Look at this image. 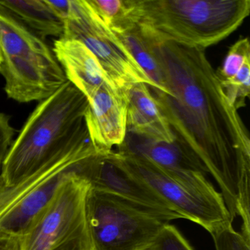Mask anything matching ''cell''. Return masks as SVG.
Masks as SVG:
<instances>
[{
  "label": "cell",
  "instance_id": "cell-1",
  "mask_svg": "<svg viewBox=\"0 0 250 250\" xmlns=\"http://www.w3.org/2000/svg\"><path fill=\"white\" fill-rule=\"evenodd\" d=\"M150 45L167 93L150 92L175 143L214 178L231 219L238 216L241 229L249 230L250 140L238 110L205 49L173 43Z\"/></svg>",
  "mask_w": 250,
  "mask_h": 250
},
{
  "label": "cell",
  "instance_id": "cell-2",
  "mask_svg": "<svg viewBox=\"0 0 250 250\" xmlns=\"http://www.w3.org/2000/svg\"><path fill=\"white\" fill-rule=\"evenodd\" d=\"M88 105L86 96L68 81L41 102L5 158L1 173L5 182L17 185L93 149L84 121Z\"/></svg>",
  "mask_w": 250,
  "mask_h": 250
},
{
  "label": "cell",
  "instance_id": "cell-3",
  "mask_svg": "<svg viewBox=\"0 0 250 250\" xmlns=\"http://www.w3.org/2000/svg\"><path fill=\"white\" fill-rule=\"evenodd\" d=\"M129 17L151 44L205 49L228 38L250 14V0H128Z\"/></svg>",
  "mask_w": 250,
  "mask_h": 250
},
{
  "label": "cell",
  "instance_id": "cell-4",
  "mask_svg": "<svg viewBox=\"0 0 250 250\" xmlns=\"http://www.w3.org/2000/svg\"><path fill=\"white\" fill-rule=\"evenodd\" d=\"M0 74L9 99L42 102L68 80L53 50L43 39L0 9Z\"/></svg>",
  "mask_w": 250,
  "mask_h": 250
},
{
  "label": "cell",
  "instance_id": "cell-5",
  "mask_svg": "<svg viewBox=\"0 0 250 250\" xmlns=\"http://www.w3.org/2000/svg\"><path fill=\"white\" fill-rule=\"evenodd\" d=\"M115 152L124 167L181 219L200 225L210 234L233 222L220 191H216L206 174L169 170L141 156L120 150Z\"/></svg>",
  "mask_w": 250,
  "mask_h": 250
},
{
  "label": "cell",
  "instance_id": "cell-6",
  "mask_svg": "<svg viewBox=\"0 0 250 250\" xmlns=\"http://www.w3.org/2000/svg\"><path fill=\"white\" fill-rule=\"evenodd\" d=\"M77 164L62 174L49 201L19 238L20 250H91L86 209L91 185L76 170Z\"/></svg>",
  "mask_w": 250,
  "mask_h": 250
},
{
  "label": "cell",
  "instance_id": "cell-7",
  "mask_svg": "<svg viewBox=\"0 0 250 250\" xmlns=\"http://www.w3.org/2000/svg\"><path fill=\"white\" fill-rule=\"evenodd\" d=\"M86 209L91 250H149L172 220L162 212L92 187Z\"/></svg>",
  "mask_w": 250,
  "mask_h": 250
},
{
  "label": "cell",
  "instance_id": "cell-8",
  "mask_svg": "<svg viewBox=\"0 0 250 250\" xmlns=\"http://www.w3.org/2000/svg\"><path fill=\"white\" fill-rule=\"evenodd\" d=\"M62 37L83 43L99 61L114 87L121 91L140 83H153L119 36L100 20L87 0H70Z\"/></svg>",
  "mask_w": 250,
  "mask_h": 250
},
{
  "label": "cell",
  "instance_id": "cell-9",
  "mask_svg": "<svg viewBox=\"0 0 250 250\" xmlns=\"http://www.w3.org/2000/svg\"><path fill=\"white\" fill-rule=\"evenodd\" d=\"M76 170L90 182L92 188L111 193L169 216L181 219L147 186L130 173L117 157L115 150L95 153L82 160Z\"/></svg>",
  "mask_w": 250,
  "mask_h": 250
},
{
  "label": "cell",
  "instance_id": "cell-10",
  "mask_svg": "<svg viewBox=\"0 0 250 250\" xmlns=\"http://www.w3.org/2000/svg\"><path fill=\"white\" fill-rule=\"evenodd\" d=\"M84 117L89 139L98 153L119 147L127 135V100L124 92L105 84L90 99Z\"/></svg>",
  "mask_w": 250,
  "mask_h": 250
},
{
  "label": "cell",
  "instance_id": "cell-11",
  "mask_svg": "<svg viewBox=\"0 0 250 250\" xmlns=\"http://www.w3.org/2000/svg\"><path fill=\"white\" fill-rule=\"evenodd\" d=\"M53 52L67 80L90 99L108 80L95 55L79 41L61 37L54 43Z\"/></svg>",
  "mask_w": 250,
  "mask_h": 250
},
{
  "label": "cell",
  "instance_id": "cell-12",
  "mask_svg": "<svg viewBox=\"0 0 250 250\" xmlns=\"http://www.w3.org/2000/svg\"><path fill=\"white\" fill-rule=\"evenodd\" d=\"M127 100V131L140 138L172 143L173 133L148 85L134 84L123 91Z\"/></svg>",
  "mask_w": 250,
  "mask_h": 250
},
{
  "label": "cell",
  "instance_id": "cell-13",
  "mask_svg": "<svg viewBox=\"0 0 250 250\" xmlns=\"http://www.w3.org/2000/svg\"><path fill=\"white\" fill-rule=\"evenodd\" d=\"M118 150L145 158L156 165L178 172H200L208 175L204 168L185 153L175 142L153 141L127 133Z\"/></svg>",
  "mask_w": 250,
  "mask_h": 250
},
{
  "label": "cell",
  "instance_id": "cell-14",
  "mask_svg": "<svg viewBox=\"0 0 250 250\" xmlns=\"http://www.w3.org/2000/svg\"><path fill=\"white\" fill-rule=\"evenodd\" d=\"M0 9L41 39H60L63 35V20L48 5L46 0L0 1Z\"/></svg>",
  "mask_w": 250,
  "mask_h": 250
},
{
  "label": "cell",
  "instance_id": "cell-15",
  "mask_svg": "<svg viewBox=\"0 0 250 250\" xmlns=\"http://www.w3.org/2000/svg\"><path fill=\"white\" fill-rule=\"evenodd\" d=\"M65 172L56 175L27 194L4 219L0 226V235H11L19 238L22 236L33 219L53 195L61 176Z\"/></svg>",
  "mask_w": 250,
  "mask_h": 250
},
{
  "label": "cell",
  "instance_id": "cell-16",
  "mask_svg": "<svg viewBox=\"0 0 250 250\" xmlns=\"http://www.w3.org/2000/svg\"><path fill=\"white\" fill-rule=\"evenodd\" d=\"M81 159L82 156H80L70 158L56 166L39 171L33 176L15 186H8L0 175V226L7 216L27 194L56 175L68 170Z\"/></svg>",
  "mask_w": 250,
  "mask_h": 250
},
{
  "label": "cell",
  "instance_id": "cell-17",
  "mask_svg": "<svg viewBox=\"0 0 250 250\" xmlns=\"http://www.w3.org/2000/svg\"><path fill=\"white\" fill-rule=\"evenodd\" d=\"M117 35L153 83V87L150 89L166 93L162 71L153 48L137 27Z\"/></svg>",
  "mask_w": 250,
  "mask_h": 250
},
{
  "label": "cell",
  "instance_id": "cell-18",
  "mask_svg": "<svg viewBox=\"0 0 250 250\" xmlns=\"http://www.w3.org/2000/svg\"><path fill=\"white\" fill-rule=\"evenodd\" d=\"M100 20L116 34L135 27L129 17L128 0H87Z\"/></svg>",
  "mask_w": 250,
  "mask_h": 250
},
{
  "label": "cell",
  "instance_id": "cell-19",
  "mask_svg": "<svg viewBox=\"0 0 250 250\" xmlns=\"http://www.w3.org/2000/svg\"><path fill=\"white\" fill-rule=\"evenodd\" d=\"M220 83L227 97L237 110L245 106L250 93V61L246 62L232 78Z\"/></svg>",
  "mask_w": 250,
  "mask_h": 250
},
{
  "label": "cell",
  "instance_id": "cell-20",
  "mask_svg": "<svg viewBox=\"0 0 250 250\" xmlns=\"http://www.w3.org/2000/svg\"><path fill=\"white\" fill-rule=\"evenodd\" d=\"M250 61V41L247 38L240 39L229 48L223 64L216 71L219 80L223 82L232 78Z\"/></svg>",
  "mask_w": 250,
  "mask_h": 250
},
{
  "label": "cell",
  "instance_id": "cell-21",
  "mask_svg": "<svg viewBox=\"0 0 250 250\" xmlns=\"http://www.w3.org/2000/svg\"><path fill=\"white\" fill-rule=\"evenodd\" d=\"M210 235L216 250H250V241L234 229L232 223L219 228Z\"/></svg>",
  "mask_w": 250,
  "mask_h": 250
},
{
  "label": "cell",
  "instance_id": "cell-22",
  "mask_svg": "<svg viewBox=\"0 0 250 250\" xmlns=\"http://www.w3.org/2000/svg\"><path fill=\"white\" fill-rule=\"evenodd\" d=\"M149 250H195L179 229L167 224Z\"/></svg>",
  "mask_w": 250,
  "mask_h": 250
},
{
  "label": "cell",
  "instance_id": "cell-23",
  "mask_svg": "<svg viewBox=\"0 0 250 250\" xmlns=\"http://www.w3.org/2000/svg\"><path fill=\"white\" fill-rule=\"evenodd\" d=\"M15 130L10 123V117L0 112V175L8 151L14 143Z\"/></svg>",
  "mask_w": 250,
  "mask_h": 250
},
{
  "label": "cell",
  "instance_id": "cell-24",
  "mask_svg": "<svg viewBox=\"0 0 250 250\" xmlns=\"http://www.w3.org/2000/svg\"><path fill=\"white\" fill-rule=\"evenodd\" d=\"M2 62V58H1V53H0V63Z\"/></svg>",
  "mask_w": 250,
  "mask_h": 250
}]
</instances>
